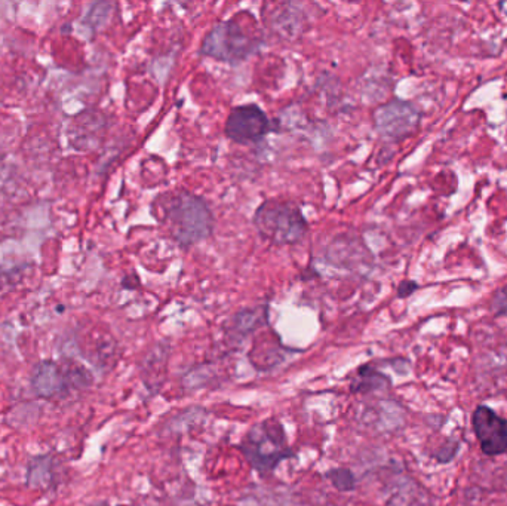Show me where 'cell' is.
<instances>
[{
  "label": "cell",
  "mask_w": 507,
  "mask_h": 506,
  "mask_svg": "<svg viewBox=\"0 0 507 506\" xmlns=\"http://www.w3.org/2000/svg\"><path fill=\"white\" fill-rule=\"evenodd\" d=\"M387 385H389V379L384 374L374 370L371 365H362L357 370V380L352 383V391L365 393L381 389Z\"/></svg>",
  "instance_id": "30bf717a"
},
{
  "label": "cell",
  "mask_w": 507,
  "mask_h": 506,
  "mask_svg": "<svg viewBox=\"0 0 507 506\" xmlns=\"http://www.w3.org/2000/svg\"><path fill=\"white\" fill-rule=\"evenodd\" d=\"M266 322L264 309H246L236 313L230 321V331L236 335H248Z\"/></svg>",
  "instance_id": "9c48e42d"
},
{
  "label": "cell",
  "mask_w": 507,
  "mask_h": 506,
  "mask_svg": "<svg viewBox=\"0 0 507 506\" xmlns=\"http://www.w3.org/2000/svg\"><path fill=\"white\" fill-rule=\"evenodd\" d=\"M68 380L76 388H86L92 383V377L85 369H73L68 373Z\"/></svg>",
  "instance_id": "5bb4252c"
},
{
  "label": "cell",
  "mask_w": 507,
  "mask_h": 506,
  "mask_svg": "<svg viewBox=\"0 0 507 506\" xmlns=\"http://www.w3.org/2000/svg\"><path fill=\"white\" fill-rule=\"evenodd\" d=\"M420 124V112L408 101L393 100L374 112V125L379 134L390 142H401L411 135Z\"/></svg>",
  "instance_id": "5b68a950"
},
{
  "label": "cell",
  "mask_w": 507,
  "mask_h": 506,
  "mask_svg": "<svg viewBox=\"0 0 507 506\" xmlns=\"http://www.w3.org/2000/svg\"><path fill=\"white\" fill-rule=\"evenodd\" d=\"M472 426L486 456L507 453V420L491 409L479 405L472 414Z\"/></svg>",
  "instance_id": "52a82bcc"
},
{
  "label": "cell",
  "mask_w": 507,
  "mask_h": 506,
  "mask_svg": "<svg viewBox=\"0 0 507 506\" xmlns=\"http://www.w3.org/2000/svg\"><path fill=\"white\" fill-rule=\"evenodd\" d=\"M153 211L174 241L184 248L205 241L212 233L214 215L208 204L190 192L165 193L153 202Z\"/></svg>",
  "instance_id": "6da1fadb"
},
{
  "label": "cell",
  "mask_w": 507,
  "mask_h": 506,
  "mask_svg": "<svg viewBox=\"0 0 507 506\" xmlns=\"http://www.w3.org/2000/svg\"><path fill=\"white\" fill-rule=\"evenodd\" d=\"M270 121L267 115L255 104L237 106L226 121V135L235 143L248 144L260 142L270 131Z\"/></svg>",
  "instance_id": "8992f818"
},
{
  "label": "cell",
  "mask_w": 507,
  "mask_h": 506,
  "mask_svg": "<svg viewBox=\"0 0 507 506\" xmlns=\"http://www.w3.org/2000/svg\"><path fill=\"white\" fill-rule=\"evenodd\" d=\"M257 48L251 36H248L243 28L233 21L217 24L203 39L201 52L220 61L239 63L250 57Z\"/></svg>",
  "instance_id": "277c9868"
},
{
  "label": "cell",
  "mask_w": 507,
  "mask_h": 506,
  "mask_svg": "<svg viewBox=\"0 0 507 506\" xmlns=\"http://www.w3.org/2000/svg\"><path fill=\"white\" fill-rule=\"evenodd\" d=\"M241 450L258 472H272L282 460L292 456L286 449L284 426L277 420L255 425L241 444Z\"/></svg>",
  "instance_id": "3957f363"
},
{
  "label": "cell",
  "mask_w": 507,
  "mask_h": 506,
  "mask_svg": "<svg viewBox=\"0 0 507 506\" xmlns=\"http://www.w3.org/2000/svg\"><path fill=\"white\" fill-rule=\"evenodd\" d=\"M33 388L43 398H52L64 388V379L54 362H41L33 373Z\"/></svg>",
  "instance_id": "ba28073f"
},
{
  "label": "cell",
  "mask_w": 507,
  "mask_h": 506,
  "mask_svg": "<svg viewBox=\"0 0 507 506\" xmlns=\"http://www.w3.org/2000/svg\"><path fill=\"white\" fill-rule=\"evenodd\" d=\"M326 478H330L338 492H352L355 489V477L349 469H331L330 472H326Z\"/></svg>",
  "instance_id": "7c38bea8"
},
{
  "label": "cell",
  "mask_w": 507,
  "mask_h": 506,
  "mask_svg": "<svg viewBox=\"0 0 507 506\" xmlns=\"http://www.w3.org/2000/svg\"><path fill=\"white\" fill-rule=\"evenodd\" d=\"M491 309L497 316H507V285L497 290L491 300Z\"/></svg>",
  "instance_id": "4fadbf2b"
},
{
  "label": "cell",
  "mask_w": 507,
  "mask_h": 506,
  "mask_svg": "<svg viewBox=\"0 0 507 506\" xmlns=\"http://www.w3.org/2000/svg\"><path fill=\"white\" fill-rule=\"evenodd\" d=\"M254 226L263 240L275 245H294L307 232V222L295 204L267 201L254 214Z\"/></svg>",
  "instance_id": "7a4b0ae2"
},
{
  "label": "cell",
  "mask_w": 507,
  "mask_h": 506,
  "mask_svg": "<svg viewBox=\"0 0 507 506\" xmlns=\"http://www.w3.org/2000/svg\"><path fill=\"white\" fill-rule=\"evenodd\" d=\"M52 469L51 459L49 458H36L30 463L28 468V485L34 489H45L51 483Z\"/></svg>",
  "instance_id": "8fae6325"
},
{
  "label": "cell",
  "mask_w": 507,
  "mask_h": 506,
  "mask_svg": "<svg viewBox=\"0 0 507 506\" xmlns=\"http://www.w3.org/2000/svg\"><path fill=\"white\" fill-rule=\"evenodd\" d=\"M417 289H419V285H417L414 281H404L399 289H397V295L399 297H408L411 295Z\"/></svg>",
  "instance_id": "9a60e30c"
}]
</instances>
